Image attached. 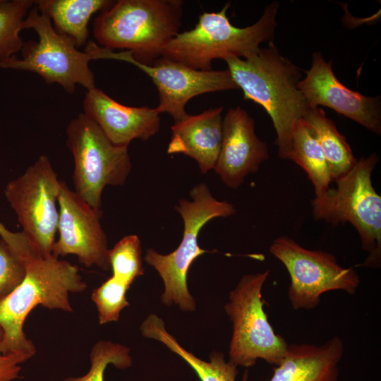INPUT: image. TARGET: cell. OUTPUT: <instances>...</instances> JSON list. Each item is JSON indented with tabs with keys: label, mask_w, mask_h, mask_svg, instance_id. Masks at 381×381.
I'll return each instance as SVG.
<instances>
[{
	"label": "cell",
	"mask_w": 381,
	"mask_h": 381,
	"mask_svg": "<svg viewBox=\"0 0 381 381\" xmlns=\"http://www.w3.org/2000/svg\"><path fill=\"white\" fill-rule=\"evenodd\" d=\"M25 275L18 287L0 303V327L4 332L1 352L33 356L36 348L24 330L30 313L40 306L72 313L70 294L82 293L87 284L78 266L54 255L46 257L31 250L25 255Z\"/></svg>",
	"instance_id": "obj_1"
},
{
	"label": "cell",
	"mask_w": 381,
	"mask_h": 381,
	"mask_svg": "<svg viewBox=\"0 0 381 381\" xmlns=\"http://www.w3.org/2000/svg\"><path fill=\"white\" fill-rule=\"evenodd\" d=\"M224 61L244 99L261 105L270 116L279 157L289 159L294 124L310 107L298 87L299 68L282 56L272 41L248 58Z\"/></svg>",
	"instance_id": "obj_2"
},
{
	"label": "cell",
	"mask_w": 381,
	"mask_h": 381,
	"mask_svg": "<svg viewBox=\"0 0 381 381\" xmlns=\"http://www.w3.org/2000/svg\"><path fill=\"white\" fill-rule=\"evenodd\" d=\"M184 2L181 0H119L101 11L93 22L99 46L126 49L135 61L150 66L179 32Z\"/></svg>",
	"instance_id": "obj_3"
},
{
	"label": "cell",
	"mask_w": 381,
	"mask_h": 381,
	"mask_svg": "<svg viewBox=\"0 0 381 381\" xmlns=\"http://www.w3.org/2000/svg\"><path fill=\"white\" fill-rule=\"evenodd\" d=\"M279 5L268 4L260 18L246 28L231 23L226 15L229 2L219 12H205L193 29L179 32L168 43L161 56L201 71L212 70L216 59L248 58L258 52L261 43L272 41Z\"/></svg>",
	"instance_id": "obj_4"
},
{
	"label": "cell",
	"mask_w": 381,
	"mask_h": 381,
	"mask_svg": "<svg viewBox=\"0 0 381 381\" xmlns=\"http://www.w3.org/2000/svg\"><path fill=\"white\" fill-rule=\"evenodd\" d=\"M378 162L373 153L362 157L344 176L315 196L311 202L315 220L332 226L349 222L360 236L368 255L361 266L379 268L381 265V196L372 183V173Z\"/></svg>",
	"instance_id": "obj_5"
},
{
	"label": "cell",
	"mask_w": 381,
	"mask_h": 381,
	"mask_svg": "<svg viewBox=\"0 0 381 381\" xmlns=\"http://www.w3.org/2000/svg\"><path fill=\"white\" fill-rule=\"evenodd\" d=\"M190 194L193 200L183 199L176 206L184 225L182 241L178 248L168 255L149 248L145 256L147 263L158 272L163 280L162 302L167 306L175 304L183 311H193L196 308L187 286L188 271L198 256L208 252L198 245L200 229L212 219L229 217L236 212L231 203L215 199L205 183L195 186Z\"/></svg>",
	"instance_id": "obj_6"
},
{
	"label": "cell",
	"mask_w": 381,
	"mask_h": 381,
	"mask_svg": "<svg viewBox=\"0 0 381 381\" xmlns=\"http://www.w3.org/2000/svg\"><path fill=\"white\" fill-rule=\"evenodd\" d=\"M270 272L243 276L224 306L233 325L229 361L237 367H253L258 359L278 365L286 352L289 344L274 332L264 309L262 290Z\"/></svg>",
	"instance_id": "obj_7"
},
{
	"label": "cell",
	"mask_w": 381,
	"mask_h": 381,
	"mask_svg": "<svg viewBox=\"0 0 381 381\" xmlns=\"http://www.w3.org/2000/svg\"><path fill=\"white\" fill-rule=\"evenodd\" d=\"M33 29L37 41L24 43L22 58L15 55L0 61V68L30 71L38 74L48 84H58L68 93L76 85L87 90L95 87V75L89 67L92 58L80 52L74 42L57 32L51 19L32 7L23 21V29Z\"/></svg>",
	"instance_id": "obj_8"
},
{
	"label": "cell",
	"mask_w": 381,
	"mask_h": 381,
	"mask_svg": "<svg viewBox=\"0 0 381 381\" xmlns=\"http://www.w3.org/2000/svg\"><path fill=\"white\" fill-rule=\"evenodd\" d=\"M66 133L74 161V191L100 210L104 187L123 185L131 171L128 147L113 144L84 113L69 122Z\"/></svg>",
	"instance_id": "obj_9"
},
{
	"label": "cell",
	"mask_w": 381,
	"mask_h": 381,
	"mask_svg": "<svg viewBox=\"0 0 381 381\" xmlns=\"http://www.w3.org/2000/svg\"><path fill=\"white\" fill-rule=\"evenodd\" d=\"M61 183L48 157L41 155L23 174L9 181L4 190L22 232L35 253L43 257L52 254L56 241Z\"/></svg>",
	"instance_id": "obj_10"
},
{
	"label": "cell",
	"mask_w": 381,
	"mask_h": 381,
	"mask_svg": "<svg viewBox=\"0 0 381 381\" xmlns=\"http://www.w3.org/2000/svg\"><path fill=\"white\" fill-rule=\"evenodd\" d=\"M270 252L290 275L288 298L294 310L315 308L321 296L329 291L354 294L361 283L356 270L341 267L333 254L307 249L289 237L274 240Z\"/></svg>",
	"instance_id": "obj_11"
},
{
	"label": "cell",
	"mask_w": 381,
	"mask_h": 381,
	"mask_svg": "<svg viewBox=\"0 0 381 381\" xmlns=\"http://www.w3.org/2000/svg\"><path fill=\"white\" fill-rule=\"evenodd\" d=\"M59 236L52 255H75L85 267L95 265L103 270L110 267L106 234L102 227L101 210L87 204L61 181L58 198Z\"/></svg>",
	"instance_id": "obj_12"
},
{
	"label": "cell",
	"mask_w": 381,
	"mask_h": 381,
	"mask_svg": "<svg viewBox=\"0 0 381 381\" xmlns=\"http://www.w3.org/2000/svg\"><path fill=\"white\" fill-rule=\"evenodd\" d=\"M127 62L137 66L150 78L159 92L157 111L169 114L174 123L188 116L185 108L193 97L208 92L238 89L228 68L197 70L162 56L150 66L137 62L132 55Z\"/></svg>",
	"instance_id": "obj_13"
},
{
	"label": "cell",
	"mask_w": 381,
	"mask_h": 381,
	"mask_svg": "<svg viewBox=\"0 0 381 381\" xmlns=\"http://www.w3.org/2000/svg\"><path fill=\"white\" fill-rule=\"evenodd\" d=\"M298 87L310 107H329L380 135V97L365 96L344 85L334 73L331 61H326L321 53L313 54L311 67Z\"/></svg>",
	"instance_id": "obj_14"
},
{
	"label": "cell",
	"mask_w": 381,
	"mask_h": 381,
	"mask_svg": "<svg viewBox=\"0 0 381 381\" xmlns=\"http://www.w3.org/2000/svg\"><path fill=\"white\" fill-rule=\"evenodd\" d=\"M268 158L267 146L256 135L253 119L241 107L230 108L222 121V141L214 169L222 181L236 189Z\"/></svg>",
	"instance_id": "obj_15"
},
{
	"label": "cell",
	"mask_w": 381,
	"mask_h": 381,
	"mask_svg": "<svg viewBox=\"0 0 381 381\" xmlns=\"http://www.w3.org/2000/svg\"><path fill=\"white\" fill-rule=\"evenodd\" d=\"M83 107L84 114L118 146L128 147L135 139L147 140L159 128L156 109L126 106L96 87L86 91Z\"/></svg>",
	"instance_id": "obj_16"
},
{
	"label": "cell",
	"mask_w": 381,
	"mask_h": 381,
	"mask_svg": "<svg viewBox=\"0 0 381 381\" xmlns=\"http://www.w3.org/2000/svg\"><path fill=\"white\" fill-rule=\"evenodd\" d=\"M344 353V342L337 336L320 346L289 344L269 381H338Z\"/></svg>",
	"instance_id": "obj_17"
},
{
	"label": "cell",
	"mask_w": 381,
	"mask_h": 381,
	"mask_svg": "<svg viewBox=\"0 0 381 381\" xmlns=\"http://www.w3.org/2000/svg\"><path fill=\"white\" fill-rule=\"evenodd\" d=\"M222 110L211 108L174 123L167 152L192 157L202 174L214 169L222 141Z\"/></svg>",
	"instance_id": "obj_18"
},
{
	"label": "cell",
	"mask_w": 381,
	"mask_h": 381,
	"mask_svg": "<svg viewBox=\"0 0 381 381\" xmlns=\"http://www.w3.org/2000/svg\"><path fill=\"white\" fill-rule=\"evenodd\" d=\"M140 329L144 337L159 341L180 356L194 370L200 381H236L238 372L237 366L229 361H226L222 353L213 351L209 361L196 357L181 346L167 331L164 321L157 315H148ZM248 380V371L246 370L243 381Z\"/></svg>",
	"instance_id": "obj_19"
},
{
	"label": "cell",
	"mask_w": 381,
	"mask_h": 381,
	"mask_svg": "<svg viewBox=\"0 0 381 381\" xmlns=\"http://www.w3.org/2000/svg\"><path fill=\"white\" fill-rule=\"evenodd\" d=\"M109 0H37V9L52 20L55 30L71 38L77 48L87 44L93 14L109 6Z\"/></svg>",
	"instance_id": "obj_20"
},
{
	"label": "cell",
	"mask_w": 381,
	"mask_h": 381,
	"mask_svg": "<svg viewBox=\"0 0 381 381\" xmlns=\"http://www.w3.org/2000/svg\"><path fill=\"white\" fill-rule=\"evenodd\" d=\"M302 119L313 131L327 159L333 181L346 174L357 163L346 138L318 107H309Z\"/></svg>",
	"instance_id": "obj_21"
},
{
	"label": "cell",
	"mask_w": 381,
	"mask_h": 381,
	"mask_svg": "<svg viewBox=\"0 0 381 381\" xmlns=\"http://www.w3.org/2000/svg\"><path fill=\"white\" fill-rule=\"evenodd\" d=\"M289 159L306 171L314 187L315 196L330 188L333 180L324 152L313 131L302 118L294 126Z\"/></svg>",
	"instance_id": "obj_22"
},
{
	"label": "cell",
	"mask_w": 381,
	"mask_h": 381,
	"mask_svg": "<svg viewBox=\"0 0 381 381\" xmlns=\"http://www.w3.org/2000/svg\"><path fill=\"white\" fill-rule=\"evenodd\" d=\"M34 4L31 0L0 1V61L21 50L24 42L20 32Z\"/></svg>",
	"instance_id": "obj_23"
},
{
	"label": "cell",
	"mask_w": 381,
	"mask_h": 381,
	"mask_svg": "<svg viewBox=\"0 0 381 381\" xmlns=\"http://www.w3.org/2000/svg\"><path fill=\"white\" fill-rule=\"evenodd\" d=\"M90 367L83 375L68 377L63 381H104V371L109 365L126 369L132 364L130 349L111 341L96 342L90 353Z\"/></svg>",
	"instance_id": "obj_24"
},
{
	"label": "cell",
	"mask_w": 381,
	"mask_h": 381,
	"mask_svg": "<svg viewBox=\"0 0 381 381\" xmlns=\"http://www.w3.org/2000/svg\"><path fill=\"white\" fill-rule=\"evenodd\" d=\"M109 262L114 277L131 285L144 273L140 241L138 236L128 235L109 250Z\"/></svg>",
	"instance_id": "obj_25"
},
{
	"label": "cell",
	"mask_w": 381,
	"mask_h": 381,
	"mask_svg": "<svg viewBox=\"0 0 381 381\" xmlns=\"http://www.w3.org/2000/svg\"><path fill=\"white\" fill-rule=\"evenodd\" d=\"M131 285L112 276L92 290L91 298L100 325L119 320L121 310L129 306L126 292Z\"/></svg>",
	"instance_id": "obj_26"
},
{
	"label": "cell",
	"mask_w": 381,
	"mask_h": 381,
	"mask_svg": "<svg viewBox=\"0 0 381 381\" xmlns=\"http://www.w3.org/2000/svg\"><path fill=\"white\" fill-rule=\"evenodd\" d=\"M28 253L18 252L0 238V303L23 281L26 271L24 256Z\"/></svg>",
	"instance_id": "obj_27"
},
{
	"label": "cell",
	"mask_w": 381,
	"mask_h": 381,
	"mask_svg": "<svg viewBox=\"0 0 381 381\" xmlns=\"http://www.w3.org/2000/svg\"><path fill=\"white\" fill-rule=\"evenodd\" d=\"M3 337L4 332L0 327V381H15L20 377V365L32 356L24 353L4 354L1 349Z\"/></svg>",
	"instance_id": "obj_28"
},
{
	"label": "cell",
	"mask_w": 381,
	"mask_h": 381,
	"mask_svg": "<svg viewBox=\"0 0 381 381\" xmlns=\"http://www.w3.org/2000/svg\"><path fill=\"white\" fill-rule=\"evenodd\" d=\"M0 236L19 252H23L30 247L31 244L25 234L20 232H12L0 222Z\"/></svg>",
	"instance_id": "obj_29"
}]
</instances>
